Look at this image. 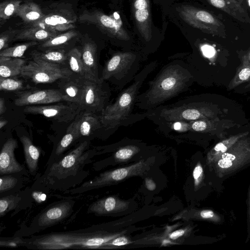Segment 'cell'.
<instances>
[{"instance_id":"1","label":"cell","mask_w":250,"mask_h":250,"mask_svg":"<svg viewBox=\"0 0 250 250\" xmlns=\"http://www.w3.org/2000/svg\"><path fill=\"white\" fill-rule=\"evenodd\" d=\"M115 235L104 236L92 227L68 232H53L23 240L28 248L40 250L97 249L113 239Z\"/></svg>"},{"instance_id":"2","label":"cell","mask_w":250,"mask_h":250,"mask_svg":"<svg viewBox=\"0 0 250 250\" xmlns=\"http://www.w3.org/2000/svg\"><path fill=\"white\" fill-rule=\"evenodd\" d=\"M186 70L178 65L165 69L156 79L146 95V103L156 105L176 95L188 81Z\"/></svg>"},{"instance_id":"3","label":"cell","mask_w":250,"mask_h":250,"mask_svg":"<svg viewBox=\"0 0 250 250\" xmlns=\"http://www.w3.org/2000/svg\"><path fill=\"white\" fill-rule=\"evenodd\" d=\"M88 145L84 141L77 147L67 153L59 161L51 165L43 176V181L52 185L57 181L65 180L70 175H74L88 159L90 151L84 152Z\"/></svg>"},{"instance_id":"4","label":"cell","mask_w":250,"mask_h":250,"mask_svg":"<svg viewBox=\"0 0 250 250\" xmlns=\"http://www.w3.org/2000/svg\"><path fill=\"white\" fill-rule=\"evenodd\" d=\"M146 68L137 81L120 94L114 104L107 105L102 111L100 118L104 126L107 128L115 127L128 115L139 87L148 73Z\"/></svg>"},{"instance_id":"5","label":"cell","mask_w":250,"mask_h":250,"mask_svg":"<svg viewBox=\"0 0 250 250\" xmlns=\"http://www.w3.org/2000/svg\"><path fill=\"white\" fill-rule=\"evenodd\" d=\"M250 138L245 136L223 153L211 166L220 178L231 175L250 164Z\"/></svg>"},{"instance_id":"6","label":"cell","mask_w":250,"mask_h":250,"mask_svg":"<svg viewBox=\"0 0 250 250\" xmlns=\"http://www.w3.org/2000/svg\"><path fill=\"white\" fill-rule=\"evenodd\" d=\"M177 10L181 19L192 27L206 33L226 37L224 24L210 12L189 5H181Z\"/></svg>"},{"instance_id":"7","label":"cell","mask_w":250,"mask_h":250,"mask_svg":"<svg viewBox=\"0 0 250 250\" xmlns=\"http://www.w3.org/2000/svg\"><path fill=\"white\" fill-rule=\"evenodd\" d=\"M72 74L70 69L60 64L32 59L23 67L20 76L35 83H50Z\"/></svg>"},{"instance_id":"8","label":"cell","mask_w":250,"mask_h":250,"mask_svg":"<svg viewBox=\"0 0 250 250\" xmlns=\"http://www.w3.org/2000/svg\"><path fill=\"white\" fill-rule=\"evenodd\" d=\"M108 16L95 10L92 12L85 11L80 16V21L96 25L102 31L110 37L123 41L130 39L128 33L123 26L120 17Z\"/></svg>"},{"instance_id":"9","label":"cell","mask_w":250,"mask_h":250,"mask_svg":"<svg viewBox=\"0 0 250 250\" xmlns=\"http://www.w3.org/2000/svg\"><path fill=\"white\" fill-rule=\"evenodd\" d=\"M25 113L42 115L52 118L60 123H68L72 121L82 112L81 106L75 103L58 102L56 104L46 105H28L23 110Z\"/></svg>"},{"instance_id":"10","label":"cell","mask_w":250,"mask_h":250,"mask_svg":"<svg viewBox=\"0 0 250 250\" xmlns=\"http://www.w3.org/2000/svg\"><path fill=\"white\" fill-rule=\"evenodd\" d=\"M74 205V202L69 200L47 207L34 219L30 227L35 232L54 225L71 213Z\"/></svg>"},{"instance_id":"11","label":"cell","mask_w":250,"mask_h":250,"mask_svg":"<svg viewBox=\"0 0 250 250\" xmlns=\"http://www.w3.org/2000/svg\"><path fill=\"white\" fill-rule=\"evenodd\" d=\"M213 109L207 106L184 104L181 106L166 108L161 111V116L169 122L195 121L216 118Z\"/></svg>"},{"instance_id":"12","label":"cell","mask_w":250,"mask_h":250,"mask_svg":"<svg viewBox=\"0 0 250 250\" xmlns=\"http://www.w3.org/2000/svg\"><path fill=\"white\" fill-rule=\"evenodd\" d=\"M102 81L84 79L83 91L80 106L83 112L95 113L103 111L106 98Z\"/></svg>"},{"instance_id":"13","label":"cell","mask_w":250,"mask_h":250,"mask_svg":"<svg viewBox=\"0 0 250 250\" xmlns=\"http://www.w3.org/2000/svg\"><path fill=\"white\" fill-rule=\"evenodd\" d=\"M14 104L19 106L45 104L63 101L61 91L55 89L24 90L17 92Z\"/></svg>"},{"instance_id":"14","label":"cell","mask_w":250,"mask_h":250,"mask_svg":"<svg viewBox=\"0 0 250 250\" xmlns=\"http://www.w3.org/2000/svg\"><path fill=\"white\" fill-rule=\"evenodd\" d=\"M132 13L138 30L146 42L152 38L149 0H133Z\"/></svg>"},{"instance_id":"15","label":"cell","mask_w":250,"mask_h":250,"mask_svg":"<svg viewBox=\"0 0 250 250\" xmlns=\"http://www.w3.org/2000/svg\"><path fill=\"white\" fill-rule=\"evenodd\" d=\"M135 58V54L131 52L115 54L105 64L100 80L103 82L113 76L123 75L133 64Z\"/></svg>"},{"instance_id":"16","label":"cell","mask_w":250,"mask_h":250,"mask_svg":"<svg viewBox=\"0 0 250 250\" xmlns=\"http://www.w3.org/2000/svg\"><path fill=\"white\" fill-rule=\"evenodd\" d=\"M84 79L73 73L68 78L60 79L59 86L63 101L75 103L80 105L83 91Z\"/></svg>"},{"instance_id":"17","label":"cell","mask_w":250,"mask_h":250,"mask_svg":"<svg viewBox=\"0 0 250 250\" xmlns=\"http://www.w3.org/2000/svg\"><path fill=\"white\" fill-rule=\"evenodd\" d=\"M18 146L16 139L10 138L3 144L0 154V174L20 173L23 166L19 164L14 156V150Z\"/></svg>"},{"instance_id":"18","label":"cell","mask_w":250,"mask_h":250,"mask_svg":"<svg viewBox=\"0 0 250 250\" xmlns=\"http://www.w3.org/2000/svg\"><path fill=\"white\" fill-rule=\"evenodd\" d=\"M82 60L87 79L97 82L102 81L98 77L97 46L92 42H86L81 51ZM103 82V81H102Z\"/></svg>"},{"instance_id":"19","label":"cell","mask_w":250,"mask_h":250,"mask_svg":"<svg viewBox=\"0 0 250 250\" xmlns=\"http://www.w3.org/2000/svg\"><path fill=\"white\" fill-rule=\"evenodd\" d=\"M209 4L218 8L236 20L250 24V17L242 3L237 0H206Z\"/></svg>"},{"instance_id":"20","label":"cell","mask_w":250,"mask_h":250,"mask_svg":"<svg viewBox=\"0 0 250 250\" xmlns=\"http://www.w3.org/2000/svg\"><path fill=\"white\" fill-rule=\"evenodd\" d=\"M30 25L31 26L40 27L57 33L72 29L74 27L72 21L58 14L45 15Z\"/></svg>"},{"instance_id":"21","label":"cell","mask_w":250,"mask_h":250,"mask_svg":"<svg viewBox=\"0 0 250 250\" xmlns=\"http://www.w3.org/2000/svg\"><path fill=\"white\" fill-rule=\"evenodd\" d=\"M76 119L79 138L89 136L102 125L100 116L95 113L82 112L77 116Z\"/></svg>"},{"instance_id":"22","label":"cell","mask_w":250,"mask_h":250,"mask_svg":"<svg viewBox=\"0 0 250 250\" xmlns=\"http://www.w3.org/2000/svg\"><path fill=\"white\" fill-rule=\"evenodd\" d=\"M20 139L22 145L27 166L30 173L35 175L38 169L40 150L28 137L22 136Z\"/></svg>"},{"instance_id":"23","label":"cell","mask_w":250,"mask_h":250,"mask_svg":"<svg viewBox=\"0 0 250 250\" xmlns=\"http://www.w3.org/2000/svg\"><path fill=\"white\" fill-rule=\"evenodd\" d=\"M249 132L233 135L217 143L208 152V163L211 166L225 152L241 138L247 136Z\"/></svg>"},{"instance_id":"24","label":"cell","mask_w":250,"mask_h":250,"mask_svg":"<svg viewBox=\"0 0 250 250\" xmlns=\"http://www.w3.org/2000/svg\"><path fill=\"white\" fill-rule=\"evenodd\" d=\"M25 61L21 58L0 57V77H14L21 75Z\"/></svg>"},{"instance_id":"25","label":"cell","mask_w":250,"mask_h":250,"mask_svg":"<svg viewBox=\"0 0 250 250\" xmlns=\"http://www.w3.org/2000/svg\"><path fill=\"white\" fill-rule=\"evenodd\" d=\"M14 15L19 17L24 22L30 24L41 19L45 16L40 7L34 2L21 4Z\"/></svg>"},{"instance_id":"26","label":"cell","mask_w":250,"mask_h":250,"mask_svg":"<svg viewBox=\"0 0 250 250\" xmlns=\"http://www.w3.org/2000/svg\"><path fill=\"white\" fill-rule=\"evenodd\" d=\"M57 35L53 31L45 30L38 27L31 26L29 28L20 30L15 36L13 41L16 40H31L46 41Z\"/></svg>"},{"instance_id":"27","label":"cell","mask_w":250,"mask_h":250,"mask_svg":"<svg viewBox=\"0 0 250 250\" xmlns=\"http://www.w3.org/2000/svg\"><path fill=\"white\" fill-rule=\"evenodd\" d=\"M119 201L113 196L107 197L91 204L87 212L96 215H105L114 212L119 208Z\"/></svg>"},{"instance_id":"28","label":"cell","mask_w":250,"mask_h":250,"mask_svg":"<svg viewBox=\"0 0 250 250\" xmlns=\"http://www.w3.org/2000/svg\"><path fill=\"white\" fill-rule=\"evenodd\" d=\"M67 61L70 69L75 74L87 79L82 60L81 51L77 48L70 50L67 53Z\"/></svg>"},{"instance_id":"29","label":"cell","mask_w":250,"mask_h":250,"mask_svg":"<svg viewBox=\"0 0 250 250\" xmlns=\"http://www.w3.org/2000/svg\"><path fill=\"white\" fill-rule=\"evenodd\" d=\"M31 55L32 59L57 64L62 63L67 60V54L63 50H48L42 52L34 50Z\"/></svg>"},{"instance_id":"30","label":"cell","mask_w":250,"mask_h":250,"mask_svg":"<svg viewBox=\"0 0 250 250\" xmlns=\"http://www.w3.org/2000/svg\"><path fill=\"white\" fill-rule=\"evenodd\" d=\"M78 138L77 121L76 118L75 121L69 125L66 134L58 144L55 151L56 156H59Z\"/></svg>"},{"instance_id":"31","label":"cell","mask_w":250,"mask_h":250,"mask_svg":"<svg viewBox=\"0 0 250 250\" xmlns=\"http://www.w3.org/2000/svg\"><path fill=\"white\" fill-rule=\"evenodd\" d=\"M219 120L216 118L191 121L188 124L189 128L201 132L215 130L218 127Z\"/></svg>"},{"instance_id":"32","label":"cell","mask_w":250,"mask_h":250,"mask_svg":"<svg viewBox=\"0 0 250 250\" xmlns=\"http://www.w3.org/2000/svg\"><path fill=\"white\" fill-rule=\"evenodd\" d=\"M245 82L250 83V63L249 62H242L237 68L235 75L228 85V89H232Z\"/></svg>"},{"instance_id":"33","label":"cell","mask_w":250,"mask_h":250,"mask_svg":"<svg viewBox=\"0 0 250 250\" xmlns=\"http://www.w3.org/2000/svg\"><path fill=\"white\" fill-rule=\"evenodd\" d=\"M38 44L36 41L16 45L11 47H7L0 52V57H9L12 58H21L25 52L30 47Z\"/></svg>"},{"instance_id":"34","label":"cell","mask_w":250,"mask_h":250,"mask_svg":"<svg viewBox=\"0 0 250 250\" xmlns=\"http://www.w3.org/2000/svg\"><path fill=\"white\" fill-rule=\"evenodd\" d=\"M78 35L75 30H69L67 32L57 35L56 36L45 41L41 47L42 48L52 47L61 45L68 42Z\"/></svg>"},{"instance_id":"35","label":"cell","mask_w":250,"mask_h":250,"mask_svg":"<svg viewBox=\"0 0 250 250\" xmlns=\"http://www.w3.org/2000/svg\"><path fill=\"white\" fill-rule=\"evenodd\" d=\"M21 198L19 194L3 196L0 199V216H4L7 213L15 209Z\"/></svg>"},{"instance_id":"36","label":"cell","mask_w":250,"mask_h":250,"mask_svg":"<svg viewBox=\"0 0 250 250\" xmlns=\"http://www.w3.org/2000/svg\"><path fill=\"white\" fill-rule=\"evenodd\" d=\"M21 0H6L0 3V18L6 20L14 15Z\"/></svg>"},{"instance_id":"37","label":"cell","mask_w":250,"mask_h":250,"mask_svg":"<svg viewBox=\"0 0 250 250\" xmlns=\"http://www.w3.org/2000/svg\"><path fill=\"white\" fill-rule=\"evenodd\" d=\"M22 81L11 78L0 77V91H17L23 88Z\"/></svg>"},{"instance_id":"38","label":"cell","mask_w":250,"mask_h":250,"mask_svg":"<svg viewBox=\"0 0 250 250\" xmlns=\"http://www.w3.org/2000/svg\"><path fill=\"white\" fill-rule=\"evenodd\" d=\"M18 183V179L11 175H1L0 178V192H6L14 188Z\"/></svg>"},{"instance_id":"39","label":"cell","mask_w":250,"mask_h":250,"mask_svg":"<svg viewBox=\"0 0 250 250\" xmlns=\"http://www.w3.org/2000/svg\"><path fill=\"white\" fill-rule=\"evenodd\" d=\"M20 30H11L2 32L0 35V51H1L8 46V43L11 40H13L15 36Z\"/></svg>"},{"instance_id":"40","label":"cell","mask_w":250,"mask_h":250,"mask_svg":"<svg viewBox=\"0 0 250 250\" xmlns=\"http://www.w3.org/2000/svg\"><path fill=\"white\" fill-rule=\"evenodd\" d=\"M136 148L133 146H127L118 150L115 154V158L119 160H125L134 154Z\"/></svg>"},{"instance_id":"41","label":"cell","mask_w":250,"mask_h":250,"mask_svg":"<svg viewBox=\"0 0 250 250\" xmlns=\"http://www.w3.org/2000/svg\"><path fill=\"white\" fill-rule=\"evenodd\" d=\"M199 215L202 219L210 220L215 223H219L221 220L220 215L209 209L201 210Z\"/></svg>"},{"instance_id":"42","label":"cell","mask_w":250,"mask_h":250,"mask_svg":"<svg viewBox=\"0 0 250 250\" xmlns=\"http://www.w3.org/2000/svg\"><path fill=\"white\" fill-rule=\"evenodd\" d=\"M203 176V169L200 163H198L193 171V177L195 185L198 186L202 180Z\"/></svg>"},{"instance_id":"43","label":"cell","mask_w":250,"mask_h":250,"mask_svg":"<svg viewBox=\"0 0 250 250\" xmlns=\"http://www.w3.org/2000/svg\"><path fill=\"white\" fill-rule=\"evenodd\" d=\"M111 240L104 244L102 247L105 246H108L110 245L115 246H121L125 245L129 243L127 239L125 237H120L113 239L112 241Z\"/></svg>"},{"instance_id":"44","label":"cell","mask_w":250,"mask_h":250,"mask_svg":"<svg viewBox=\"0 0 250 250\" xmlns=\"http://www.w3.org/2000/svg\"><path fill=\"white\" fill-rule=\"evenodd\" d=\"M0 246L6 247H17L20 245H22L23 240L20 238L12 239L7 241L0 240Z\"/></svg>"},{"instance_id":"45","label":"cell","mask_w":250,"mask_h":250,"mask_svg":"<svg viewBox=\"0 0 250 250\" xmlns=\"http://www.w3.org/2000/svg\"><path fill=\"white\" fill-rule=\"evenodd\" d=\"M202 50L204 55L208 58L213 57L215 54L214 48L209 45H204L202 47Z\"/></svg>"},{"instance_id":"46","label":"cell","mask_w":250,"mask_h":250,"mask_svg":"<svg viewBox=\"0 0 250 250\" xmlns=\"http://www.w3.org/2000/svg\"><path fill=\"white\" fill-rule=\"evenodd\" d=\"M248 211H247V216H248V231L249 234L250 235V185L249 188L248 192Z\"/></svg>"},{"instance_id":"47","label":"cell","mask_w":250,"mask_h":250,"mask_svg":"<svg viewBox=\"0 0 250 250\" xmlns=\"http://www.w3.org/2000/svg\"><path fill=\"white\" fill-rule=\"evenodd\" d=\"M184 233L185 230L184 229H178L170 233L169 237L171 239L175 240L183 235Z\"/></svg>"},{"instance_id":"48","label":"cell","mask_w":250,"mask_h":250,"mask_svg":"<svg viewBox=\"0 0 250 250\" xmlns=\"http://www.w3.org/2000/svg\"><path fill=\"white\" fill-rule=\"evenodd\" d=\"M146 186L147 189L153 191L156 188V184L150 178H146L145 180Z\"/></svg>"},{"instance_id":"49","label":"cell","mask_w":250,"mask_h":250,"mask_svg":"<svg viewBox=\"0 0 250 250\" xmlns=\"http://www.w3.org/2000/svg\"><path fill=\"white\" fill-rule=\"evenodd\" d=\"M242 62L250 63V49L242 56Z\"/></svg>"},{"instance_id":"50","label":"cell","mask_w":250,"mask_h":250,"mask_svg":"<svg viewBox=\"0 0 250 250\" xmlns=\"http://www.w3.org/2000/svg\"><path fill=\"white\" fill-rule=\"evenodd\" d=\"M6 110V106L5 104V101L4 98L1 97L0 98V115H1L3 114Z\"/></svg>"},{"instance_id":"51","label":"cell","mask_w":250,"mask_h":250,"mask_svg":"<svg viewBox=\"0 0 250 250\" xmlns=\"http://www.w3.org/2000/svg\"><path fill=\"white\" fill-rule=\"evenodd\" d=\"M7 123V122L6 120L1 119L0 121V128L1 129Z\"/></svg>"},{"instance_id":"52","label":"cell","mask_w":250,"mask_h":250,"mask_svg":"<svg viewBox=\"0 0 250 250\" xmlns=\"http://www.w3.org/2000/svg\"><path fill=\"white\" fill-rule=\"evenodd\" d=\"M248 6L250 7V0H246Z\"/></svg>"},{"instance_id":"53","label":"cell","mask_w":250,"mask_h":250,"mask_svg":"<svg viewBox=\"0 0 250 250\" xmlns=\"http://www.w3.org/2000/svg\"><path fill=\"white\" fill-rule=\"evenodd\" d=\"M238 1H239V2H240L241 3H243V0H237Z\"/></svg>"},{"instance_id":"54","label":"cell","mask_w":250,"mask_h":250,"mask_svg":"<svg viewBox=\"0 0 250 250\" xmlns=\"http://www.w3.org/2000/svg\"><path fill=\"white\" fill-rule=\"evenodd\" d=\"M249 150H250V146H249Z\"/></svg>"}]
</instances>
